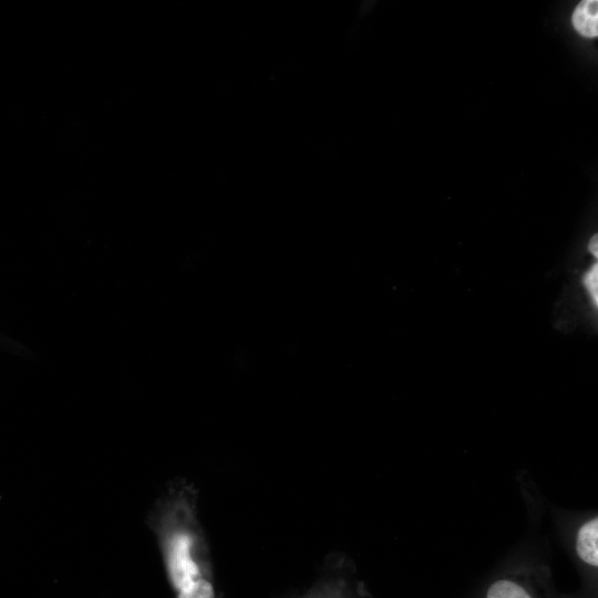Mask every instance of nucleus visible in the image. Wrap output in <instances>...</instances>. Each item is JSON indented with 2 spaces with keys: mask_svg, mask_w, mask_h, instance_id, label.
<instances>
[{
  "mask_svg": "<svg viewBox=\"0 0 598 598\" xmlns=\"http://www.w3.org/2000/svg\"><path fill=\"white\" fill-rule=\"evenodd\" d=\"M485 598H537L526 580L515 577H503L491 584Z\"/></svg>",
  "mask_w": 598,
  "mask_h": 598,
  "instance_id": "2",
  "label": "nucleus"
},
{
  "mask_svg": "<svg viewBox=\"0 0 598 598\" xmlns=\"http://www.w3.org/2000/svg\"><path fill=\"white\" fill-rule=\"evenodd\" d=\"M576 553L591 567L598 566V518L592 517L581 524L576 534Z\"/></svg>",
  "mask_w": 598,
  "mask_h": 598,
  "instance_id": "1",
  "label": "nucleus"
},
{
  "mask_svg": "<svg viewBox=\"0 0 598 598\" xmlns=\"http://www.w3.org/2000/svg\"><path fill=\"white\" fill-rule=\"evenodd\" d=\"M576 31L586 38L598 35V1L584 0L576 7L573 17Z\"/></svg>",
  "mask_w": 598,
  "mask_h": 598,
  "instance_id": "3",
  "label": "nucleus"
},
{
  "mask_svg": "<svg viewBox=\"0 0 598 598\" xmlns=\"http://www.w3.org/2000/svg\"><path fill=\"white\" fill-rule=\"evenodd\" d=\"M589 249L595 256H597V236L596 235L591 238L589 243Z\"/></svg>",
  "mask_w": 598,
  "mask_h": 598,
  "instance_id": "4",
  "label": "nucleus"
}]
</instances>
